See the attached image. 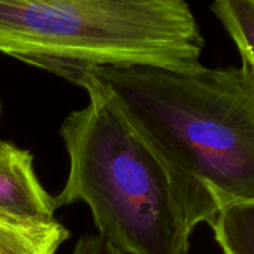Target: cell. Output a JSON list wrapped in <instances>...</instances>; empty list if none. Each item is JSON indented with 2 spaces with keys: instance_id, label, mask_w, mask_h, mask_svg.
Masks as SVG:
<instances>
[{
  "instance_id": "5b68a950",
  "label": "cell",
  "mask_w": 254,
  "mask_h": 254,
  "mask_svg": "<svg viewBox=\"0 0 254 254\" xmlns=\"http://www.w3.org/2000/svg\"><path fill=\"white\" fill-rule=\"evenodd\" d=\"M69 238L59 221L21 218L0 211V254H56Z\"/></svg>"
},
{
  "instance_id": "8992f818",
  "label": "cell",
  "mask_w": 254,
  "mask_h": 254,
  "mask_svg": "<svg viewBox=\"0 0 254 254\" xmlns=\"http://www.w3.org/2000/svg\"><path fill=\"white\" fill-rule=\"evenodd\" d=\"M209 226L223 254H254V200L224 206Z\"/></svg>"
},
{
  "instance_id": "52a82bcc",
  "label": "cell",
  "mask_w": 254,
  "mask_h": 254,
  "mask_svg": "<svg viewBox=\"0 0 254 254\" xmlns=\"http://www.w3.org/2000/svg\"><path fill=\"white\" fill-rule=\"evenodd\" d=\"M211 12L254 70V0H212Z\"/></svg>"
},
{
  "instance_id": "7a4b0ae2",
  "label": "cell",
  "mask_w": 254,
  "mask_h": 254,
  "mask_svg": "<svg viewBox=\"0 0 254 254\" xmlns=\"http://www.w3.org/2000/svg\"><path fill=\"white\" fill-rule=\"evenodd\" d=\"M81 87L88 103L60 127L69 175L56 206L84 202L123 254H189L196 227L168 166L105 90Z\"/></svg>"
},
{
  "instance_id": "ba28073f",
  "label": "cell",
  "mask_w": 254,
  "mask_h": 254,
  "mask_svg": "<svg viewBox=\"0 0 254 254\" xmlns=\"http://www.w3.org/2000/svg\"><path fill=\"white\" fill-rule=\"evenodd\" d=\"M72 254H123V253L115 250L99 235H85L78 239Z\"/></svg>"
},
{
  "instance_id": "6da1fadb",
  "label": "cell",
  "mask_w": 254,
  "mask_h": 254,
  "mask_svg": "<svg viewBox=\"0 0 254 254\" xmlns=\"http://www.w3.org/2000/svg\"><path fill=\"white\" fill-rule=\"evenodd\" d=\"M84 81L105 90L165 162L194 227L254 200L251 66H100Z\"/></svg>"
},
{
  "instance_id": "277c9868",
  "label": "cell",
  "mask_w": 254,
  "mask_h": 254,
  "mask_svg": "<svg viewBox=\"0 0 254 254\" xmlns=\"http://www.w3.org/2000/svg\"><path fill=\"white\" fill-rule=\"evenodd\" d=\"M56 199L41 184L30 151L0 139V211L41 221H51Z\"/></svg>"
},
{
  "instance_id": "3957f363",
  "label": "cell",
  "mask_w": 254,
  "mask_h": 254,
  "mask_svg": "<svg viewBox=\"0 0 254 254\" xmlns=\"http://www.w3.org/2000/svg\"><path fill=\"white\" fill-rule=\"evenodd\" d=\"M186 0H0V53L81 85L100 66H200Z\"/></svg>"
},
{
  "instance_id": "9c48e42d",
  "label": "cell",
  "mask_w": 254,
  "mask_h": 254,
  "mask_svg": "<svg viewBox=\"0 0 254 254\" xmlns=\"http://www.w3.org/2000/svg\"><path fill=\"white\" fill-rule=\"evenodd\" d=\"M0 115H2V103H0Z\"/></svg>"
}]
</instances>
